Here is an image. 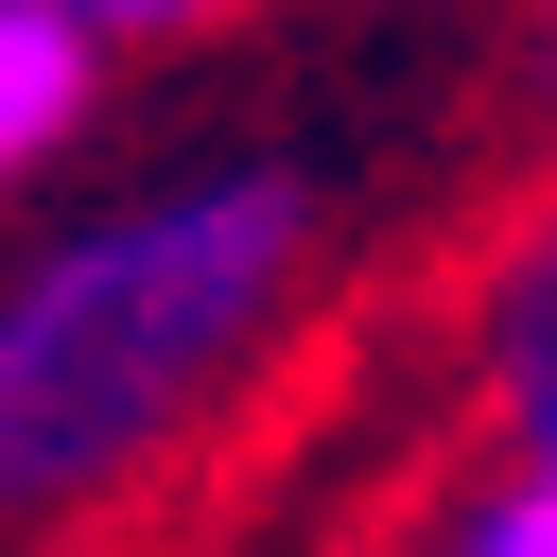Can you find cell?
Returning <instances> with one entry per match:
<instances>
[{"mask_svg":"<svg viewBox=\"0 0 557 557\" xmlns=\"http://www.w3.org/2000/svg\"><path fill=\"white\" fill-rule=\"evenodd\" d=\"M313 261V191L261 174H174L104 226H70L35 278H0V522L104 505L157 435L226 400V366L278 331Z\"/></svg>","mask_w":557,"mask_h":557,"instance_id":"6da1fadb","label":"cell"},{"mask_svg":"<svg viewBox=\"0 0 557 557\" xmlns=\"http://www.w3.org/2000/svg\"><path fill=\"white\" fill-rule=\"evenodd\" d=\"M87 52H104V35H87L70 0H0V174H35V157L87 122Z\"/></svg>","mask_w":557,"mask_h":557,"instance_id":"7a4b0ae2","label":"cell"},{"mask_svg":"<svg viewBox=\"0 0 557 557\" xmlns=\"http://www.w3.org/2000/svg\"><path fill=\"white\" fill-rule=\"evenodd\" d=\"M487 331H505V400H522V383H557V209L505 244V296H487Z\"/></svg>","mask_w":557,"mask_h":557,"instance_id":"3957f363","label":"cell"},{"mask_svg":"<svg viewBox=\"0 0 557 557\" xmlns=\"http://www.w3.org/2000/svg\"><path fill=\"white\" fill-rule=\"evenodd\" d=\"M453 557H557V487H540V470H505L487 505H453Z\"/></svg>","mask_w":557,"mask_h":557,"instance_id":"277c9868","label":"cell"},{"mask_svg":"<svg viewBox=\"0 0 557 557\" xmlns=\"http://www.w3.org/2000/svg\"><path fill=\"white\" fill-rule=\"evenodd\" d=\"M87 35H191V17H226V0H70Z\"/></svg>","mask_w":557,"mask_h":557,"instance_id":"5b68a950","label":"cell"},{"mask_svg":"<svg viewBox=\"0 0 557 557\" xmlns=\"http://www.w3.org/2000/svg\"><path fill=\"white\" fill-rule=\"evenodd\" d=\"M522 470L557 487V383H522Z\"/></svg>","mask_w":557,"mask_h":557,"instance_id":"8992f818","label":"cell"},{"mask_svg":"<svg viewBox=\"0 0 557 557\" xmlns=\"http://www.w3.org/2000/svg\"><path fill=\"white\" fill-rule=\"evenodd\" d=\"M540 17H557V0H540Z\"/></svg>","mask_w":557,"mask_h":557,"instance_id":"52a82bcc","label":"cell"}]
</instances>
